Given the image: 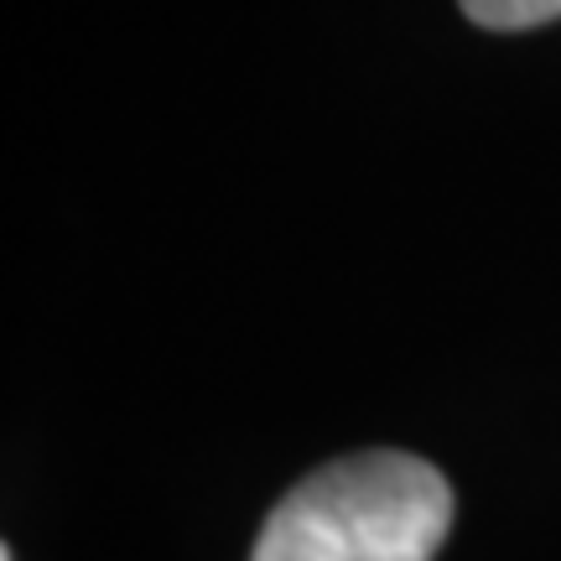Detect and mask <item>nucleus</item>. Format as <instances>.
I'll return each mask as SVG.
<instances>
[{"mask_svg":"<svg viewBox=\"0 0 561 561\" xmlns=\"http://www.w3.org/2000/svg\"><path fill=\"white\" fill-rule=\"evenodd\" d=\"M468 21H479L489 32H525V26H546L561 16V0H462Z\"/></svg>","mask_w":561,"mask_h":561,"instance_id":"f03ea898","label":"nucleus"},{"mask_svg":"<svg viewBox=\"0 0 561 561\" xmlns=\"http://www.w3.org/2000/svg\"><path fill=\"white\" fill-rule=\"evenodd\" d=\"M0 557H5V561H16V557H11V551H0Z\"/></svg>","mask_w":561,"mask_h":561,"instance_id":"7ed1b4c3","label":"nucleus"},{"mask_svg":"<svg viewBox=\"0 0 561 561\" xmlns=\"http://www.w3.org/2000/svg\"><path fill=\"white\" fill-rule=\"evenodd\" d=\"M453 489L411 453H354L307 473L271 510L250 561H432Z\"/></svg>","mask_w":561,"mask_h":561,"instance_id":"f257e3e1","label":"nucleus"}]
</instances>
